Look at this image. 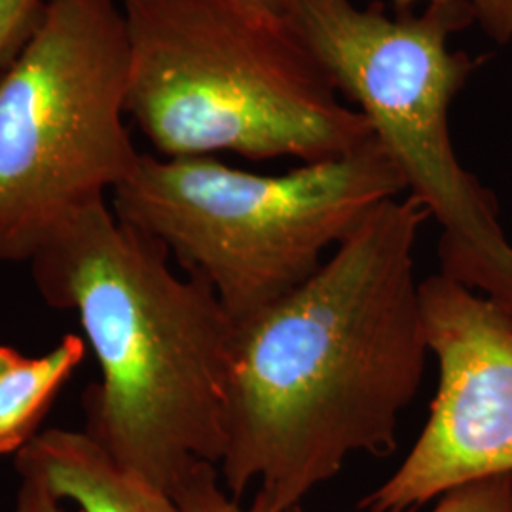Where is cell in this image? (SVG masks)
Returning a JSON list of instances; mask_svg holds the SVG:
<instances>
[{
	"mask_svg": "<svg viewBox=\"0 0 512 512\" xmlns=\"http://www.w3.org/2000/svg\"><path fill=\"white\" fill-rule=\"evenodd\" d=\"M427 219L410 196L380 203L302 287L236 323L219 463L234 499L256 484L300 512L351 456L395 452L431 355L416 275Z\"/></svg>",
	"mask_w": 512,
	"mask_h": 512,
	"instance_id": "6da1fadb",
	"label": "cell"
},
{
	"mask_svg": "<svg viewBox=\"0 0 512 512\" xmlns=\"http://www.w3.org/2000/svg\"><path fill=\"white\" fill-rule=\"evenodd\" d=\"M169 258L103 200L61 222L29 266L46 304L76 317L99 366L82 395L84 431L173 495L200 463L222 459L236 323Z\"/></svg>",
	"mask_w": 512,
	"mask_h": 512,
	"instance_id": "7a4b0ae2",
	"label": "cell"
},
{
	"mask_svg": "<svg viewBox=\"0 0 512 512\" xmlns=\"http://www.w3.org/2000/svg\"><path fill=\"white\" fill-rule=\"evenodd\" d=\"M129 118L162 158L323 162L374 135L293 19L256 0H124Z\"/></svg>",
	"mask_w": 512,
	"mask_h": 512,
	"instance_id": "3957f363",
	"label": "cell"
},
{
	"mask_svg": "<svg viewBox=\"0 0 512 512\" xmlns=\"http://www.w3.org/2000/svg\"><path fill=\"white\" fill-rule=\"evenodd\" d=\"M404 192L403 175L372 137L283 175L243 171L213 156L141 154L112 190L110 207L162 243L184 274L205 281L241 323L302 287L330 247Z\"/></svg>",
	"mask_w": 512,
	"mask_h": 512,
	"instance_id": "277c9868",
	"label": "cell"
},
{
	"mask_svg": "<svg viewBox=\"0 0 512 512\" xmlns=\"http://www.w3.org/2000/svg\"><path fill=\"white\" fill-rule=\"evenodd\" d=\"M291 19L338 92L365 116L408 196L439 222L440 274L512 315V243L494 194L459 164L448 124L454 97L478 65L448 46L475 21L469 6L389 16L382 4L296 0Z\"/></svg>",
	"mask_w": 512,
	"mask_h": 512,
	"instance_id": "5b68a950",
	"label": "cell"
},
{
	"mask_svg": "<svg viewBox=\"0 0 512 512\" xmlns=\"http://www.w3.org/2000/svg\"><path fill=\"white\" fill-rule=\"evenodd\" d=\"M129 44L116 0H46L0 74V262H29L55 228L103 202L141 154L124 124Z\"/></svg>",
	"mask_w": 512,
	"mask_h": 512,
	"instance_id": "8992f818",
	"label": "cell"
},
{
	"mask_svg": "<svg viewBox=\"0 0 512 512\" xmlns=\"http://www.w3.org/2000/svg\"><path fill=\"white\" fill-rule=\"evenodd\" d=\"M420 294L437 393L416 444L361 512H418L465 482L512 475V315L440 272Z\"/></svg>",
	"mask_w": 512,
	"mask_h": 512,
	"instance_id": "52a82bcc",
	"label": "cell"
},
{
	"mask_svg": "<svg viewBox=\"0 0 512 512\" xmlns=\"http://www.w3.org/2000/svg\"><path fill=\"white\" fill-rule=\"evenodd\" d=\"M14 465L19 478L38 480L80 512H184L173 495L118 463L84 429H42Z\"/></svg>",
	"mask_w": 512,
	"mask_h": 512,
	"instance_id": "ba28073f",
	"label": "cell"
},
{
	"mask_svg": "<svg viewBox=\"0 0 512 512\" xmlns=\"http://www.w3.org/2000/svg\"><path fill=\"white\" fill-rule=\"evenodd\" d=\"M86 353V340L67 334L54 348L37 357L21 355L0 370V458H16L42 431L48 410Z\"/></svg>",
	"mask_w": 512,
	"mask_h": 512,
	"instance_id": "9c48e42d",
	"label": "cell"
},
{
	"mask_svg": "<svg viewBox=\"0 0 512 512\" xmlns=\"http://www.w3.org/2000/svg\"><path fill=\"white\" fill-rule=\"evenodd\" d=\"M173 497L184 512H279L270 497L260 490H256L253 501L243 507L241 501L220 486L219 467L211 463H200L192 469L177 486Z\"/></svg>",
	"mask_w": 512,
	"mask_h": 512,
	"instance_id": "30bf717a",
	"label": "cell"
},
{
	"mask_svg": "<svg viewBox=\"0 0 512 512\" xmlns=\"http://www.w3.org/2000/svg\"><path fill=\"white\" fill-rule=\"evenodd\" d=\"M429 512H512V475L486 476L440 495Z\"/></svg>",
	"mask_w": 512,
	"mask_h": 512,
	"instance_id": "8fae6325",
	"label": "cell"
},
{
	"mask_svg": "<svg viewBox=\"0 0 512 512\" xmlns=\"http://www.w3.org/2000/svg\"><path fill=\"white\" fill-rule=\"evenodd\" d=\"M46 0H0V74L21 54L37 29Z\"/></svg>",
	"mask_w": 512,
	"mask_h": 512,
	"instance_id": "7c38bea8",
	"label": "cell"
},
{
	"mask_svg": "<svg viewBox=\"0 0 512 512\" xmlns=\"http://www.w3.org/2000/svg\"><path fill=\"white\" fill-rule=\"evenodd\" d=\"M465 4L480 29L497 44L512 42V0H393L397 14H412L420 4Z\"/></svg>",
	"mask_w": 512,
	"mask_h": 512,
	"instance_id": "4fadbf2b",
	"label": "cell"
},
{
	"mask_svg": "<svg viewBox=\"0 0 512 512\" xmlns=\"http://www.w3.org/2000/svg\"><path fill=\"white\" fill-rule=\"evenodd\" d=\"M12 512H67L65 503L59 501L44 484L33 478H19L18 494Z\"/></svg>",
	"mask_w": 512,
	"mask_h": 512,
	"instance_id": "5bb4252c",
	"label": "cell"
},
{
	"mask_svg": "<svg viewBox=\"0 0 512 512\" xmlns=\"http://www.w3.org/2000/svg\"><path fill=\"white\" fill-rule=\"evenodd\" d=\"M256 2L272 8L283 16H289V18H291V12H293L294 4H296V0H256Z\"/></svg>",
	"mask_w": 512,
	"mask_h": 512,
	"instance_id": "9a60e30c",
	"label": "cell"
},
{
	"mask_svg": "<svg viewBox=\"0 0 512 512\" xmlns=\"http://www.w3.org/2000/svg\"><path fill=\"white\" fill-rule=\"evenodd\" d=\"M23 353L19 349L12 348V346H6V344H0V370L6 368L8 365H12L14 361H18Z\"/></svg>",
	"mask_w": 512,
	"mask_h": 512,
	"instance_id": "2e32d148",
	"label": "cell"
}]
</instances>
